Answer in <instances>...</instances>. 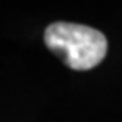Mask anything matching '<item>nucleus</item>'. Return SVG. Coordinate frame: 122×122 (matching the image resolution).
Here are the masks:
<instances>
[{
  "instance_id": "nucleus-1",
  "label": "nucleus",
  "mask_w": 122,
  "mask_h": 122,
  "mask_svg": "<svg viewBox=\"0 0 122 122\" xmlns=\"http://www.w3.org/2000/svg\"><path fill=\"white\" fill-rule=\"evenodd\" d=\"M46 46L75 71L97 66L107 53L104 34L87 25L55 22L44 32Z\"/></svg>"
}]
</instances>
